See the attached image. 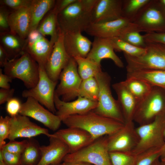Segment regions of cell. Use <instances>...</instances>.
Instances as JSON below:
<instances>
[{
    "instance_id": "cell-50",
    "label": "cell",
    "mask_w": 165,
    "mask_h": 165,
    "mask_svg": "<svg viewBox=\"0 0 165 165\" xmlns=\"http://www.w3.org/2000/svg\"><path fill=\"white\" fill-rule=\"evenodd\" d=\"M9 60V55L2 46L0 45V65L4 67Z\"/></svg>"
},
{
    "instance_id": "cell-28",
    "label": "cell",
    "mask_w": 165,
    "mask_h": 165,
    "mask_svg": "<svg viewBox=\"0 0 165 165\" xmlns=\"http://www.w3.org/2000/svg\"><path fill=\"white\" fill-rule=\"evenodd\" d=\"M127 77H134L142 80L152 86L165 90V70H142L127 72Z\"/></svg>"
},
{
    "instance_id": "cell-37",
    "label": "cell",
    "mask_w": 165,
    "mask_h": 165,
    "mask_svg": "<svg viewBox=\"0 0 165 165\" xmlns=\"http://www.w3.org/2000/svg\"><path fill=\"white\" fill-rule=\"evenodd\" d=\"M161 156V148L149 150L137 155L135 165H152Z\"/></svg>"
},
{
    "instance_id": "cell-35",
    "label": "cell",
    "mask_w": 165,
    "mask_h": 165,
    "mask_svg": "<svg viewBox=\"0 0 165 165\" xmlns=\"http://www.w3.org/2000/svg\"><path fill=\"white\" fill-rule=\"evenodd\" d=\"M150 0H123L122 17L133 22L139 10Z\"/></svg>"
},
{
    "instance_id": "cell-7",
    "label": "cell",
    "mask_w": 165,
    "mask_h": 165,
    "mask_svg": "<svg viewBox=\"0 0 165 165\" xmlns=\"http://www.w3.org/2000/svg\"><path fill=\"white\" fill-rule=\"evenodd\" d=\"M162 88L152 86L149 94L138 104L133 121L139 126L149 123L165 112V94Z\"/></svg>"
},
{
    "instance_id": "cell-24",
    "label": "cell",
    "mask_w": 165,
    "mask_h": 165,
    "mask_svg": "<svg viewBox=\"0 0 165 165\" xmlns=\"http://www.w3.org/2000/svg\"><path fill=\"white\" fill-rule=\"evenodd\" d=\"M31 5L12 11L9 16L10 32L24 39H26L30 32Z\"/></svg>"
},
{
    "instance_id": "cell-60",
    "label": "cell",
    "mask_w": 165,
    "mask_h": 165,
    "mask_svg": "<svg viewBox=\"0 0 165 165\" xmlns=\"http://www.w3.org/2000/svg\"><path fill=\"white\" fill-rule=\"evenodd\" d=\"M24 165L22 164V165Z\"/></svg>"
},
{
    "instance_id": "cell-53",
    "label": "cell",
    "mask_w": 165,
    "mask_h": 165,
    "mask_svg": "<svg viewBox=\"0 0 165 165\" xmlns=\"http://www.w3.org/2000/svg\"><path fill=\"white\" fill-rule=\"evenodd\" d=\"M0 165H6L2 152L0 150Z\"/></svg>"
},
{
    "instance_id": "cell-58",
    "label": "cell",
    "mask_w": 165,
    "mask_h": 165,
    "mask_svg": "<svg viewBox=\"0 0 165 165\" xmlns=\"http://www.w3.org/2000/svg\"><path fill=\"white\" fill-rule=\"evenodd\" d=\"M49 165H63V163H61L60 164H51Z\"/></svg>"
},
{
    "instance_id": "cell-45",
    "label": "cell",
    "mask_w": 165,
    "mask_h": 165,
    "mask_svg": "<svg viewBox=\"0 0 165 165\" xmlns=\"http://www.w3.org/2000/svg\"><path fill=\"white\" fill-rule=\"evenodd\" d=\"M143 35L145 41L157 42L165 45V33H148Z\"/></svg>"
},
{
    "instance_id": "cell-54",
    "label": "cell",
    "mask_w": 165,
    "mask_h": 165,
    "mask_svg": "<svg viewBox=\"0 0 165 165\" xmlns=\"http://www.w3.org/2000/svg\"><path fill=\"white\" fill-rule=\"evenodd\" d=\"M152 165H162L161 162L159 160V159L156 160L153 163Z\"/></svg>"
},
{
    "instance_id": "cell-42",
    "label": "cell",
    "mask_w": 165,
    "mask_h": 165,
    "mask_svg": "<svg viewBox=\"0 0 165 165\" xmlns=\"http://www.w3.org/2000/svg\"><path fill=\"white\" fill-rule=\"evenodd\" d=\"M5 6H1L0 8V33L10 32L9 24V16L11 13Z\"/></svg>"
},
{
    "instance_id": "cell-55",
    "label": "cell",
    "mask_w": 165,
    "mask_h": 165,
    "mask_svg": "<svg viewBox=\"0 0 165 165\" xmlns=\"http://www.w3.org/2000/svg\"><path fill=\"white\" fill-rule=\"evenodd\" d=\"M160 2L165 7V0H160Z\"/></svg>"
},
{
    "instance_id": "cell-21",
    "label": "cell",
    "mask_w": 165,
    "mask_h": 165,
    "mask_svg": "<svg viewBox=\"0 0 165 165\" xmlns=\"http://www.w3.org/2000/svg\"><path fill=\"white\" fill-rule=\"evenodd\" d=\"M114 50L109 38L94 37L91 49L86 58L100 65L102 59H110L118 67L123 68V63Z\"/></svg>"
},
{
    "instance_id": "cell-11",
    "label": "cell",
    "mask_w": 165,
    "mask_h": 165,
    "mask_svg": "<svg viewBox=\"0 0 165 165\" xmlns=\"http://www.w3.org/2000/svg\"><path fill=\"white\" fill-rule=\"evenodd\" d=\"M133 31L141 32L137 26L124 17L103 23L91 24L85 32L94 37L110 38L120 37Z\"/></svg>"
},
{
    "instance_id": "cell-29",
    "label": "cell",
    "mask_w": 165,
    "mask_h": 165,
    "mask_svg": "<svg viewBox=\"0 0 165 165\" xmlns=\"http://www.w3.org/2000/svg\"><path fill=\"white\" fill-rule=\"evenodd\" d=\"M122 82L138 103L150 93L152 86L139 79L127 77Z\"/></svg>"
},
{
    "instance_id": "cell-18",
    "label": "cell",
    "mask_w": 165,
    "mask_h": 165,
    "mask_svg": "<svg viewBox=\"0 0 165 165\" xmlns=\"http://www.w3.org/2000/svg\"><path fill=\"white\" fill-rule=\"evenodd\" d=\"M54 102L57 110L55 114L61 121L71 115L86 113L94 110L97 105V101H91L80 96L72 101H64L60 99L55 93Z\"/></svg>"
},
{
    "instance_id": "cell-49",
    "label": "cell",
    "mask_w": 165,
    "mask_h": 165,
    "mask_svg": "<svg viewBox=\"0 0 165 165\" xmlns=\"http://www.w3.org/2000/svg\"><path fill=\"white\" fill-rule=\"evenodd\" d=\"M98 0H80L83 8L90 13L95 7Z\"/></svg>"
},
{
    "instance_id": "cell-32",
    "label": "cell",
    "mask_w": 165,
    "mask_h": 165,
    "mask_svg": "<svg viewBox=\"0 0 165 165\" xmlns=\"http://www.w3.org/2000/svg\"><path fill=\"white\" fill-rule=\"evenodd\" d=\"M74 58L77 63L78 73L82 80L95 77L102 71L101 65L86 57H76Z\"/></svg>"
},
{
    "instance_id": "cell-16",
    "label": "cell",
    "mask_w": 165,
    "mask_h": 165,
    "mask_svg": "<svg viewBox=\"0 0 165 165\" xmlns=\"http://www.w3.org/2000/svg\"><path fill=\"white\" fill-rule=\"evenodd\" d=\"M64 34L59 30L58 38L45 67L48 76L55 82H57L61 72L71 58L64 47Z\"/></svg>"
},
{
    "instance_id": "cell-1",
    "label": "cell",
    "mask_w": 165,
    "mask_h": 165,
    "mask_svg": "<svg viewBox=\"0 0 165 165\" xmlns=\"http://www.w3.org/2000/svg\"><path fill=\"white\" fill-rule=\"evenodd\" d=\"M68 127H76L89 133L94 140L111 135L121 128L125 124L99 115L92 111L81 115L68 116L62 120Z\"/></svg>"
},
{
    "instance_id": "cell-23",
    "label": "cell",
    "mask_w": 165,
    "mask_h": 165,
    "mask_svg": "<svg viewBox=\"0 0 165 165\" xmlns=\"http://www.w3.org/2000/svg\"><path fill=\"white\" fill-rule=\"evenodd\" d=\"M64 44L70 58H86L90 50L92 42L81 32H68L64 34Z\"/></svg>"
},
{
    "instance_id": "cell-8",
    "label": "cell",
    "mask_w": 165,
    "mask_h": 165,
    "mask_svg": "<svg viewBox=\"0 0 165 165\" xmlns=\"http://www.w3.org/2000/svg\"><path fill=\"white\" fill-rule=\"evenodd\" d=\"M63 161L85 162L94 165H112L107 148L106 135L96 139L75 152L68 154Z\"/></svg>"
},
{
    "instance_id": "cell-43",
    "label": "cell",
    "mask_w": 165,
    "mask_h": 165,
    "mask_svg": "<svg viewBox=\"0 0 165 165\" xmlns=\"http://www.w3.org/2000/svg\"><path fill=\"white\" fill-rule=\"evenodd\" d=\"M22 104L19 99L13 97L6 102V112L11 117L15 116L19 114Z\"/></svg>"
},
{
    "instance_id": "cell-2",
    "label": "cell",
    "mask_w": 165,
    "mask_h": 165,
    "mask_svg": "<svg viewBox=\"0 0 165 165\" xmlns=\"http://www.w3.org/2000/svg\"><path fill=\"white\" fill-rule=\"evenodd\" d=\"M145 41V51L142 55L132 57L123 53L127 72L147 69L165 70V45Z\"/></svg>"
},
{
    "instance_id": "cell-10",
    "label": "cell",
    "mask_w": 165,
    "mask_h": 165,
    "mask_svg": "<svg viewBox=\"0 0 165 165\" xmlns=\"http://www.w3.org/2000/svg\"><path fill=\"white\" fill-rule=\"evenodd\" d=\"M39 79L34 87L26 90L22 93L24 97H31L55 114L57 111L54 102L55 88L57 82L51 80L42 66L39 65Z\"/></svg>"
},
{
    "instance_id": "cell-9",
    "label": "cell",
    "mask_w": 165,
    "mask_h": 165,
    "mask_svg": "<svg viewBox=\"0 0 165 165\" xmlns=\"http://www.w3.org/2000/svg\"><path fill=\"white\" fill-rule=\"evenodd\" d=\"M57 18L59 29L64 33L85 31L91 24L90 13L83 8L80 0L59 13Z\"/></svg>"
},
{
    "instance_id": "cell-25",
    "label": "cell",
    "mask_w": 165,
    "mask_h": 165,
    "mask_svg": "<svg viewBox=\"0 0 165 165\" xmlns=\"http://www.w3.org/2000/svg\"><path fill=\"white\" fill-rule=\"evenodd\" d=\"M112 87L118 97L125 123L134 122L133 118L138 102L123 84L122 81L113 84Z\"/></svg>"
},
{
    "instance_id": "cell-19",
    "label": "cell",
    "mask_w": 165,
    "mask_h": 165,
    "mask_svg": "<svg viewBox=\"0 0 165 165\" xmlns=\"http://www.w3.org/2000/svg\"><path fill=\"white\" fill-rule=\"evenodd\" d=\"M53 134L67 145L70 153L79 150L94 141L87 132L76 127H68L60 129Z\"/></svg>"
},
{
    "instance_id": "cell-30",
    "label": "cell",
    "mask_w": 165,
    "mask_h": 165,
    "mask_svg": "<svg viewBox=\"0 0 165 165\" xmlns=\"http://www.w3.org/2000/svg\"><path fill=\"white\" fill-rule=\"evenodd\" d=\"M58 13L53 8L40 23L37 28L43 35H50L51 40L57 39L59 28L57 22Z\"/></svg>"
},
{
    "instance_id": "cell-59",
    "label": "cell",
    "mask_w": 165,
    "mask_h": 165,
    "mask_svg": "<svg viewBox=\"0 0 165 165\" xmlns=\"http://www.w3.org/2000/svg\"><path fill=\"white\" fill-rule=\"evenodd\" d=\"M161 163H162V165H165V163H163V162H161Z\"/></svg>"
},
{
    "instance_id": "cell-48",
    "label": "cell",
    "mask_w": 165,
    "mask_h": 165,
    "mask_svg": "<svg viewBox=\"0 0 165 165\" xmlns=\"http://www.w3.org/2000/svg\"><path fill=\"white\" fill-rule=\"evenodd\" d=\"M12 79L7 75L3 73L2 69H0V87L1 88H10L9 83L12 82Z\"/></svg>"
},
{
    "instance_id": "cell-56",
    "label": "cell",
    "mask_w": 165,
    "mask_h": 165,
    "mask_svg": "<svg viewBox=\"0 0 165 165\" xmlns=\"http://www.w3.org/2000/svg\"><path fill=\"white\" fill-rule=\"evenodd\" d=\"M163 135L164 138V139L165 140V126L164 128L163 131Z\"/></svg>"
},
{
    "instance_id": "cell-39",
    "label": "cell",
    "mask_w": 165,
    "mask_h": 165,
    "mask_svg": "<svg viewBox=\"0 0 165 165\" xmlns=\"http://www.w3.org/2000/svg\"><path fill=\"white\" fill-rule=\"evenodd\" d=\"M28 144V139L21 141H16L15 140L9 141L6 143L1 149L13 154L21 155L26 147Z\"/></svg>"
},
{
    "instance_id": "cell-41",
    "label": "cell",
    "mask_w": 165,
    "mask_h": 165,
    "mask_svg": "<svg viewBox=\"0 0 165 165\" xmlns=\"http://www.w3.org/2000/svg\"><path fill=\"white\" fill-rule=\"evenodd\" d=\"M32 0H2L1 6H5L13 10H16L30 6Z\"/></svg>"
},
{
    "instance_id": "cell-38",
    "label": "cell",
    "mask_w": 165,
    "mask_h": 165,
    "mask_svg": "<svg viewBox=\"0 0 165 165\" xmlns=\"http://www.w3.org/2000/svg\"><path fill=\"white\" fill-rule=\"evenodd\" d=\"M140 32L137 31H131L119 38L134 46L145 48V41L143 35H141Z\"/></svg>"
},
{
    "instance_id": "cell-27",
    "label": "cell",
    "mask_w": 165,
    "mask_h": 165,
    "mask_svg": "<svg viewBox=\"0 0 165 165\" xmlns=\"http://www.w3.org/2000/svg\"><path fill=\"white\" fill-rule=\"evenodd\" d=\"M55 2L54 0H32L30 32L37 29L43 17L54 7Z\"/></svg>"
},
{
    "instance_id": "cell-51",
    "label": "cell",
    "mask_w": 165,
    "mask_h": 165,
    "mask_svg": "<svg viewBox=\"0 0 165 165\" xmlns=\"http://www.w3.org/2000/svg\"><path fill=\"white\" fill-rule=\"evenodd\" d=\"M63 165H92L91 164L82 162H63Z\"/></svg>"
},
{
    "instance_id": "cell-14",
    "label": "cell",
    "mask_w": 165,
    "mask_h": 165,
    "mask_svg": "<svg viewBox=\"0 0 165 165\" xmlns=\"http://www.w3.org/2000/svg\"><path fill=\"white\" fill-rule=\"evenodd\" d=\"M56 40L49 41L37 29L32 31L26 39L25 52L28 53L39 65L45 67Z\"/></svg>"
},
{
    "instance_id": "cell-36",
    "label": "cell",
    "mask_w": 165,
    "mask_h": 165,
    "mask_svg": "<svg viewBox=\"0 0 165 165\" xmlns=\"http://www.w3.org/2000/svg\"><path fill=\"white\" fill-rule=\"evenodd\" d=\"M112 165H135L137 155L130 153L119 152H109Z\"/></svg>"
},
{
    "instance_id": "cell-12",
    "label": "cell",
    "mask_w": 165,
    "mask_h": 165,
    "mask_svg": "<svg viewBox=\"0 0 165 165\" xmlns=\"http://www.w3.org/2000/svg\"><path fill=\"white\" fill-rule=\"evenodd\" d=\"M59 84L55 90V94L61 96L62 101L68 102L78 97L79 87L82 81L78 72L77 63L71 58L61 72Z\"/></svg>"
},
{
    "instance_id": "cell-44",
    "label": "cell",
    "mask_w": 165,
    "mask_h": 165,
    "mask_svg": "<svg viewBox=\"0 0 165 165\" xmlns=\"http://www.w3.org/2000/svg\"><path fill=\"white\" fill-rule=\"evenodd\" d=\"M2 152L6 165H22L21 155H17L7 152L2 149Z\"/></svg>"
},
{
    "instance_id": "cell-15",
    "label": "cell",
    "mask_w": 165,
    "mask_h": 165,
    "mask_svg": "<svg viewBox=\"0 0 165 165\" xmlns=\"http://www.w3.org/2000/svg\"><path fill=\"white\" fill-rule=\"evenodd\" d=\"M19 114L31 117L41 123L50 130L55 131L62 122L55 114L45 109L38 101L31 97L22 103Z\"/></svg>"
},
{
    "instance_id": "cell-47",
    "label": "cell",
    "mask_w": 165,
    "mask_h": 165,
    "mask_svg": "<svg viewBox=\"0 0 165 165\" xmlns=\"http://www.w3.org/2000/svg\"><path fill=\"white\" fill-rule=\"evenodd\" d=\"M77 1V0H56L55 4L53 8L58 14L69 5L76 2Z\"/></svg>"
},
{
    "instance_id": "cell-46",
    "label": "cell",
    "mask_w": 165,
    "mask_h": 165,
    "mask_svg": "<svg viewBox=\"0 0 165 165\" xmlns=\"http://www.w3.org/2000/svg\"><path fill=\"white\" fill-rule=\"evenodd\" d=\"M14 91L15 90L13 88H1L0 90V104L2 105L7 102L9 99L13 97Z\"/></svg>"
},
{
    "instance_id": "cell-26",
    "label": "cell",
    "mask_w": 165,
    "mask_h": 165,
    "mask_svg": "<svg viewBox=\"0 0 165 165\" xmlns=\"http://www.w3.org/2000/svg\"><path fill=\"white\" fill-rule=\"evenodd\" d=\"M0 45L8 53L9 60L20 57L25 52L26 39L10 32L0 33Z\"/></svg>"
},
{
    "instance_id": "cell-20",
    "label": "cell",
    "mask_w": 165,
    "mask_h": 165,
    "mask_svg": "<svg viewBox=\"0 0 165 165\" xmlns=\"http://www.w3.org/2000/svg\"><path fill=\"white\" fill-rule=\"evenodd\" d=\"M123 0H98L90 13L91 24L115 20L122 17Z\"/></svg>"
},
{
    "instance_id": "cell-4",
    "label": "cell",
    "mask_w": 165,
    "mask_h": 165,
    "mask_svg": "<svg viewBox=\"0 0 165 165\" xmlns=\"http://www.w3.org/2000/svg\"><path fill=\"white\" fill-rule=\"evenodd\" d=\"M95 77L99 85V92L97 105L92 111L101 116L125 124L118 102L114 98L112 94L110 76L107 72L101 71Z\"/></svg>"
},
{
    "instance_id": "cell-6",
    "label": "cell",
    "mask_w": 165,
    "mask_h": 165,
    "mask_svg": "<svg viewBox=\"0 0 165 165\" xmlns=\"http://www.w3.org/2000/svg\"><path fill=\"white\" fill-rule=\"evenodd\" d=\"M133 22L141 32L165 33V7L160 0H150L139 10Z\"/></svg>"
},
{
    "instance_id": "cell-13",
    "label": "cell",
    "mask_w": 165,
    "mask_h": 165,
    "mask_svg": "<svg viewBox=\"0 0 165 165\" xmlns=\"http://www.w3.org/2000/svg\"><path fill=\"white\" fill-rule=\"evenodd\" d=\"M106 139L109 152L130 153L137 146L139 140L133 122L125 123L115 133L106 135Z\"/></svg>"
},
{
    "instance_id": "cell-34",
    "label": "cell",
    "mask_w": 165,
    "mask_h": 165,
    "mask_svg": "<svg viewBox=\"0 0 165 165\" xmlns=\"http://www.w3.org/2000/svg\"><path fill=\"white\" fill-rule=\"evenodd\" d=\"M114 50L122 51L132 57H138L143 55L145 51V48L137 47L123 40L119 37L109 38Z\"/></svg>"
},
{
    "instance_id": "cell-52",
    "label": "cell",
    "mask_w": 165,
    "mask_h": 165,
    "mask_svg": "<svg viewBox=\"0 0 165 165\" xmlns=\"http://www.w3.org/2000/svg\"><path fill=\"white\" fill-rule=\"evenodd\" d=\"M161 159L165 157V143L163 146L161 148Z\"/></svg>"
},
{
    "instance_id": "cell-33",
    "label": "cell",
    "mask_w": 165,
    "mask_h": 165,
    "mask_svg": "<svg viewBox=\"0 0 165 165\" xmlns=\"http://www.w3.org/2000/svg\"><path fill=\"white\" fill-rule=\"evenodd\" d=\"M99 92V85L95 77L82 80L79 89L78 97L97 101Z\"/></svg>"
},
{
    "instance_id": "cell-31",
    "label": "cell",
    "mask_w": 165,
    "mask_h": 165,
    "mask_svg": "<svg viewBox=\"0 0 165 165\" xmlns=\"http://www.w3.org/2000/svg\"><path fill=\"white\" fill-rule=\"evenodd\" d=\"M28 140L27 145L21 155L22 164L37 165L41 156V146L38 141L33 138Z\"/></svg>"
},
{
    "instance_id": "cell-22",
    "label": "cell",
    "mask_w": 165,
    "mask_h": 165,
    "mask_svg": "<svg viewBox=\"0 0 165 165\" xmlns=\"http://www.w3.org/2000/svg\"><path fill=\"white\" fill-rule=\"evenodd\" d=\"M41 156L37 165H49L61 163L65 156L70 153L67 145L53 134L49 138L47 145L41 146Z\"/></svg>"
},
{
    "instance_id": "cell-5",
    "label": "cell",
    "mask_w": 165,
    "mask_h": 165,
    "mask_svg": "<svg viewBox=\"0 0 165 165\" xmlns=\"http://www.w3.org/2000/svg\"><path fill=\"white\" fill-rule=\"evenodd\" d=\"M4 73L21 80L28 89L34 87L39 79V66L28 53L9 60L3 67Z\"/></svg>"
},
{
    "instance_id": "cell-17",
    "label": "cell",
    "mask_w": 165,
    "mask_h": 165,
    "mask_svg": "<svg viewBox=\"0 0 165 165\" xmlns=\"http://www.w3.org/2000/svg\"><path fill=\"white\" fill-rule=\"evenodd\" d=\"M10 132L8 139L15 140L18 138H30L41 134L50 137L48 130L42 127L31 121L28 117L19 114L10 116L9 119Z\"/></svg>"
},
{
    "instance_id": "cell-3",
    "label": "cell",
    "mask_w": 165,
    "mask_h": 165,
    "mask_svg": "<svg viewBox=\"0 0 165 165\" xmlns=\"http://www.w3.org/2000/svg\"><path fill=\"white\" fill-rule=\"evenodd\" d=\"M165 126V112L152 122L136 128L139 140L130 153L138 155L151 149L161 148L165 143L163 135Z\"/></svg>"
},
{
    "instance_id": "cell-40",
    "label": "cell",
    "mask_w": 165,
    "mask_h": 165,
    "mask_svg": "<svg viewBox=\"0 0 165 165\" xmlns=\"http://www.w3.org/2000/svg\"><path fill=\"white\" fill-rule=\"evenodd\" d=\"M8 116L0 117V149L6 144L5 140L7 139L10 132L9 119Z\"/></svg>"
},
{
    "instance_id": "cell-57",
    "label": "cell",
    "mask_w": 165,
    "mask_h": 165,
    "mask_svg": "<svg viewBox=\"0 0 165 165\" xmlns=\"http://www.w3.org/2000/svg\"><path fill=\"white\" fill-rule=\"evenodd\" d=\"M161 161L163 163H165V157L161 159Z\"/></svg>"
}]
</instances>
